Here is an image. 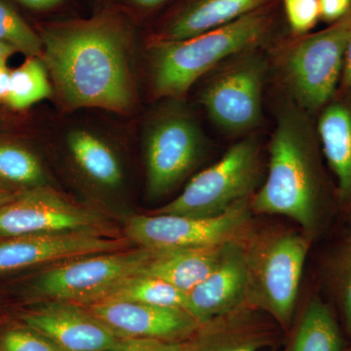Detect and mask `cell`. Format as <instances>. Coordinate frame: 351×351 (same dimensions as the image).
<instances>
[{
    "mask_svg": "<svg viewBox=\"0 0 351 351\" xmlns=\"http://www.w3.org/2000/svg\"><path fill=\"white\" fill-rule=\"evenodd\" d=\"M269 152L267 179L252 196V212L292 219L313 240L327 201L323 154L313 117L289 97L277 106Z\"/></svg>",
    "mask_w": 351,
    "mask_h": 351,
    "instance_id": "2",
    "label": "cell"
},
{
    "mask_svg": "<svg viewBox=\"0 0 351 351\" xmlns=\"http://www.w3.org/2000/svg\"><path fill=\"white\" fill-rule=\"evenodd\" d=\"M0 351H64L52 339L27 326L11 328L0 334Z\"/></svg>",
    "mask_w": 351,
    "mask_h": 351,
    "instance_id": "26",
    "label": "cell"
},
{
    "mask_svg": "<svg viewBox=\"0 0 351 351\" xmlns=\"http://www.w3.org/2000/svg\"><path fill=\"white\" fill-rule=\"evenodd\" d=\"M126 242L103 232L46 233L0 242V274L43 263L123 250Z\"/></svg>",
    "mask_w": 351,
    "mask_h": 351,
    "instance_id": "12",
    "label": "cell"
},
{
    "mask_svg": "<svg viewBox=\"0 0 351 351\" xmlns=\"http://www.w3.org/2000/svg\"><path fill=\"white\" fill-rule=\"evenodd\" d=\"M250 200L212 218L177 215H137L127 221L128 239L151 250L219 248L243 241L254 230Z\"/></svg>",
    "mask_w": 351,
    "mask_h": 351,
    "instance_id": "8",
    "label": "cell"
},
{
    "mask_svg": "<svg viewBox=\"0 0 351 351\" xmlns=\"http://www.w3.org/2000/svg\"><path fill=\"white\" fill-rule=\"evenodd\" d=\"M260 140L248 135L186 184L181 195L154 214L212 218L226 213L258 189L262 169Z\"/></svg>",
    "mask_w": 351,
    "mask_h": 351,
    "instance_id": "6",
    "label": "cell"
},
{
    "mask_svg": "<svg viewBox=\"0 0 351 351\" xmlns=\"http://www.w3.org/2000/svg\"><path fill=\"white\" fill-rule=\"evenodd\" d=\"M0 178L4 181L38 188L45 182L38 157L20 145L0 143Z\"/></svg>",
    "mask_w": 351,
    "mask_h": 351,
    "instance_id": "24",
    "label": "cell"
},
{
    "mask_svg": "<svg viewBox=\"0 0 351 351\" xmlns=\"http://www.w3.org/2000/svg\"><path fill=\"white\" fill-rule=\"evenodd\" d=\"M88 311L120 338L182 343L200 324L186 309L138 302H95Z\"/></svg>",
    "mask_w": 351,
    "mask_h": 351,
    "instance_id": "13",
    "label": "cell"
},
{
    "mask_svg": "<svg viewBox=\"0 0 351 351\" xmlns=\"http://www.w3.org/2000/svg\"><path fill=\"white\" fill-rule=\"evenodd\" d=\"M178 101L157 113L147 128V186L152 197L174 189L199 163L206 147L199 124Z\"/></svg>",
    "mask_w": 351,
    "mask_h": 351,
    "instance_id": "9",
    "label": "cell"
},
{
    "mask_svg": "<svg viewBox=\"0 0 351 351\" xmlns=\"http://www.w3.org/2000/svg\"><path fill=\"white\" fill-rule=\"evenodd\" d=\"M24 322L64 351H117L123 339L89 311L71 302H53L25 315Z\"/></svg>",
    "mask_w": 351,
    "mask_h": 351,
    "instance_id": "15",
    "label": "cell"
},
{
    "mask_svg": "<svg viewBox=\"0 0 351 351\" xmlns=\"http://www.w3.org/2000/svg\"><path fill=\"white\" fill-rule=\"evenodd\" d=\"M248 269L243 241L223 246L215 269L186 293V311L199 323L247 306Z\"/></svg>",
    "mask_w": 351,
    "mask_h": 351,
    "instance_id": "14",
    "label": "cell"
},
{
    "mask_svg": "<svg viewBox=\"0 0 351 351\" xmlns=\"http://www.w3.org/2000/svg\"><path fill=\"white\" fill-rule=\"evenodd\" d=\"M351 34V10L323 31L278 52L277 68L289 98L309 114L318 113L338 91Z\"/></svg>",
    "mask_w": 351,
    "mask_h": 351,
    "instance_id": "5",
    "label": "cell"
},
{
    "mask_svg": "<svg viewBox=\"0 0 351 351\" xmlns=\"http://www.w3.org/2000/svg\"><path fill=\"white\" fill-rule=\"evenodd\" d=\"M44 60L69 108L130 110L134 101L126 39L112 21L55 25L43 32Z\"/></svg>",
    "mask_w": 351,
    "mask_h": 351,
    "instance_id": "1",
    "label": "cell"
},
{
    "mask_svg": "<svg viewBox=\"0 0 351 351\" xmlns=\"http://www.w3.org/2000/svg\"><path fill=\"white\" fill-rule=\"evenodd\" d=\"M0 43L29 57H36L43 53V39L12 7L2 0H0Z\"/></svg>",
    "mask_w": 351,
    "mask_h": 351,
    "instance_id": "25",
    "label": "cell"
},
{
    "mask_svg": "<svg viewBox=\"0 0 351 351\" xmlns=\"http://www.w3.org/2000/svg\"><path fill=\"white\" fill-rule=\"evenodd\" d=\"M282 351H345L343 335L324 302H307Z\"/></svg>",
    "mask_w": 351,
    "mask_h": 351,
    "instance_id": "20",
    "label": "cell"
},
{
    "mask_svg": "<svg viewBox=\"0 0 351 351\" xmlns=\"http://www.w3.org/2000/svg\"><path fill=\"white\" fill-rule=\"evenodd\" d=\"M350 228H351V215H350Z\"/></svg>",
    "mask_w": 351,
    "mask_h": 351,
    "instance_id": "37",
    "label": "cell"
},
{
    "mask_svg": "<svg viewBox=\"0 0 351 351\" xmlns=\"http://www.w3.org/2000/svg\"><path fill=\"white\" fill-rule=\"evenodd\" d=\"M25 5L34 9H48L59 4L62 0H20Z\"/></svg>",
    "mask_w": 351,
    "mask_h": 351,
    "instance_id": "33",
    "label": "cell"
},
{
    "mask_svg": "<svg viewBox=\"0 0 351 351\" xmlns=\"http://www.w3.org/2000/svg\"><path fill=\"white\" fill-rule=\"evenodd\" d=\"M154 255L151 249L117 251L66 261L44 271L34 290L53 302L91 304L108 292L138 276Z\"/></svg>",
    "mask_w": 351,
    "mask_h": 351,
    "instance_id": "10",
    "label": "cell"
},
{
    "mask_svg": "<svg viewBox=\"0 0 351 351\" xmlns=\"http://www.w3.org/2000/svg\"><path fill=\"white\" fill-rule=\"evenodd\" d=\"M52 91L43 63L29 57L22 66L11 71L6 103L15 110H25L48 98Z\"/></svg>",
    "mask_w": 351,
    "mask_h": 351,
    "instance_id": "23",
    "label": "cell"
},
{
    "mask_svg": "<svg viewBox=\"0 0 351 351\" xmlns=\"http://www.w3.org/2000/svg\"><path fill=\"white\" fill-rule=\"evenodd\" d=\"M339 87H351V34L346 47L345 63H343V75Z\"/></svg>",
    "mask_w": 351,
    "mask_h": 351,
    "instance_id": "32",
    "label": "cell"
},
{
    "mask_svg": "<svg viewBox=\"0 0 351 351\" xmlns=\"http://www.w3.org/2000/svg\"><path fill=\"white\" fill-rule=\"evenodd\" d=\"M69 147L83 172L104 186H117L121 181V168L112 149L100 138L85 130L69 134Z\"/></svg>",
    "mask_w": 351,
    "mask_h": 351,
    "instance_id": "21",
    "label": "cell"
},
{
    "mask_svg": "<svg viewBox=\"0 0 351 351\" xmlns=\"http://www.w3.org/2000/svg\"><path fill=\"white\" fill-rule=\"evenodd\" d=\"M223 248L154 250L141 274L161 279L189 293L211 274Z\"/></svg>",
    "mask_w": 351,
    "mask_h": 351,
    "instance_id": "18",
    "label": "cell"
},
{
    "mask_svg": "<svg viewBox=\"0 0 351 351\" xmlns=\"http://www.w3.org/2000/svg\"><path fill=\"white\" fill-rule=\"evenodd\" d=\"M269 62L258 47L241 51L210 71L200 103L221 130L240 135L262 123Z\"/></svg>",
    "mask_w": 351,
    "mask_h": 351,
    "instance_id": "7",
    "label": "cell"
},
{
    "mask_svg": "<svg viewBox=\"0 0 351 351\" xmlns=\"http://www.w3.org/2000/svg\"><path fill=\"white\" fill-rule=\"evenodd\" d=\"M138 302L186 311V293L161 279L142 274L120 284L96 302Z\"/></svg>",
    "mask_w": 351,
    "mask_h": 351,
    "instance_id": "22",
    "label": "cell"
},
{
    "mask_svg": "<svg viewBox=\"0 0 351 351\" xmlns=\"http://www.w3.org/2000/svg\"><path fill=\"white\" fill-rule=\"evenodd\" d=\"M135 1L141 5L154 6L164 1V0H135Z\"/></svg>",
    "mask_w": 351,
    "mask_h": 351,
    "instance_id": "36",
    "label": "cell"
},
{
    "mask_svg": "<svg viewBox=\"0 0 351 351\" xmlns=\"http://www.w3.org/2000/svg\"><path fill=\"white\" fill-rule=\"evenodd\" d=\"M17 52L15 49H13L10 46L0 43V60L8 59L13 53Z\"/></svg>",
    "mask_w": 351,
    "mask_h": 351,
    "instance_id": "34",
    "label": "cell"
},
{
    "mask_svg": "<svg viewBox=\"0 0 351 351\" xmlns=\"http://www.w3.org/2000/svg\"><path fill=\"white\" fill-rule=\"evenodd\" d=\"M315 122L321 151L337 182V195L351 204V87H339Z\"/></svg>",
    "mask_w": 351,
    "mask_h": 351,
    "instance_id": "17",
    "label": "cell"
},
{
    "mask_svg": "<svg viewBox=\"0 0 351 351\" xmlns=\"http://www.w3.org/2000/svg\"><path fill=\"white\" fill-rule=\"evenodd\" d=\"M18 195H12L10 191H6L5 189L1 188L0 186V206L5 204V203L9 202V201L12 200L13 198H15Z\"/></svg>",
    "mask_w": 351,
    "mask_h": 351,
    "instance_id": "35",
    "label": "cell"
},
{
    "mask_svg": "<svg viewBox=\"0 0 351 351\" xmlns=\"http://www.w3.org/2000/svg\"><path fill=\"white\" fill-rule=\"evenodd\" d=\"M339 298L348 331L351 334V244L343 254L339 269Z\"/></svg>",
    "mask_w": 351,
    "mask_h": 351,
    "instance_id": "28",
    "label": "cell"
},
{
    "mask_svg": "<svg viewBox=\"0 0 351 351\" xmlns=\"http://www.w3.org/2000/svg\"><path fill=\"white\" fill-rule=\"evenodd\" d=\"M313 240L300 230L270 228L252 230L244 240L248 269L247 306L290 329Z\"/></svg>",
    "mask_w": 351,
    "mask_h": 351,
    "instance_id": "4",
    "label": "cell"
},
{
    "mask_svg": "<svg viewBox=\"0 0 351 351\" xmlns=\"http://www.w3.org/2000/svg\"><path fill=\"white\" fill-rule=\"evenodd\" d=\"M262 9L218 29L180 40L157 39L152 50V82L157 97L181 100L191 87L225 60L258 47L269 29Z\"/></svg>",
    "mask_w": 351,
    "mask_h": 351,
    "instance_id": "3",
    "label": "cell"
},
{
    "mask_svg": "<svg viewBox=\"0 0 351 351\" xmlns=\"http://www.w3.org/2000/svg\"><path fill=\"white\" fill-rule=\"evenodd\" d=\"M10 75L11 71L7 66V59L0 60V103L5 101Z\"/></svg>",
    "mask_w": 351,
    "mask_h": 351,
    "instance_id": "31",
    "label": "cell"
},
{
    "mask_svg": "<svg viewBox=\"0 0 351 351\" xmlns=\"http://www.w3.org/2000/svg\"><path fill=\"white\" fill-rule=\"evenodd\" d=\"M250 306L200 323L184 341V351H263L274 345L278 326Z\"/></svg>",
    "mask_w": 351,
    "mask_h": 351,
    "instance_id": "16",
    "label": "cell"
},
{
    "mask_svg": "<svg viewBox=\"0 0 351 351\" xmlns=\"http://www.w3.org/2000/svg\"><path fill=\"white\" fill-rule=\"evenodd\" d=\"M117 351H184V341H167L152 339L123 338Z\"/></svg>",
    "mask_w": 351,
    "mask_h": 351,
    "instance_id": "29",
    "label": "cell"
},
{
    "mask_svg": "<svg viewBox=\"0 0 351 351\" xmlns=\"http://www.w3.org/2000/svg\"><path fill=\"white\" fill-rule=\"evenodd\" d=\"M105 219L44 186L23 191L0 206V237L103 232Z\"/></svg>",
    "mask_w": 351,
    "mask_h": 351,
    "instance_id": "11",
    "label": "cell"
},
{
    "mask_svg": "<svg viewBox=\"0 0 351 351\" xmlns=\"http://www.w3.org/2000/svg\"><path fill=\"white\" fill-rule=\"evenodd\" d=\"M320 15L327 22L343 19L351 10V0H318Z\"/></svg>",
    "mask_w": 351,
    "mask_h": 351,
    "instance_id": "30",
    "label": "cell"
},
{
    "mask_svg": "<svg viewBox=\"0 0 351 351\" xmlns=\"http://www.w3.org/2000/svg\"><path fill=\"white\" fill-rule=\"evenodd\" d=\"M267 0H198L172 23L160 40H180L218 29L257 10Z\"/></svg>",
    "mask_w": 351,
    "mask_h": 351,
    "instance_id": "19",
    "label": "cell"
},
{
    "mask_svg": "<svg viewBox=\"0 0 351 351\" xmlns=\"http://www.w3.org/2000/svg\"><path fill=\"white\" fill-rule=\"evenodd\" d=\"M283 5L291 29L301 36L311 31L321 17L318 0H283Z\"/></svg>",
    "mask_w": 351,
    "mask_h": 351,
    "instance_id": "27",
    "label": "cell"
}]
</instances>
